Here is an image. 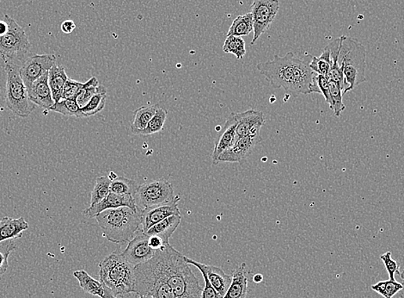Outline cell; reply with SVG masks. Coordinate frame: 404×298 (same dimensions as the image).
<instances>
[{
    "label": "cell",
    "mask_w": 404,
    "mask_h": 298,
    "mask_svg": "<svg viewBox=\"0 0 404 298\" xmlns=\"http://www.w3.org/2000/svg\"><path fill=\"white\" fill-rule=\"evenodd\" d=\"M158 251L151 249L149 245V236L142 231L137 232L131 240H129L128 245L121 253L126 260H127L133 267L146 263L155 256Z\"/></svg>",
    "instance_id": "cell-12"
},
{
    "label": "cell",
    "mask_w": 404,
    "mask_h": 298,
    "mask_svg": "<svg viewBox=\"0 0 404 298\" xmlns=\"http://www.w3.org/2000/svg\"><path fill=\"white\" fill-rule=\"evenodd\" d=\"M99 82L96 77L90 78L87 82L83 84L81 91L75 99L79 107L82 108L87 105L90 100L99 91Z\"/></svg>",
    "instance_id": "cell-33"
},
{
    "label": "cell",
    "mask_w": 404,
    "mask_h": 298,
    "mask_svg": "<svg viewBox=\"0 0 404 298\" xmlns=\"http://www.w3.org/2000/svg\"><path fill=\"white\" fill-rule=\"evenodd\" d=\"M50 110L67 117H84L76 99H61L60 102L55 103Z\"/></svg>",
    "instance_id": "cell-30"
},
{
    "label": "cell",
    "mask_w": 404,
    "mask_h": 298,
    "mask_svg": "<svg viewBox=\"0 0 404 298\" xmlns=\"http://www.w3.org/2000/svg\"><path fill=\"white\" fill-rule=\"evenodd\" d=\"M245 267L246 265L243 263L233 271L232 283L223 298H246L248 278Z\"/></svg>",
    "instance_id": "cell-21"
},
{
    "label": "cell",
    "mask_w": 404,
    "mask_h": 298,
    "mask_svg": "<svg viewBox=\"0 0 404 298\" xmlns=\"http://www.w3.org/2000/svg\"><path fill=\"white\" fill-rule=\"evenodd\" d=\"M76 28V24L73 20H66L64 21L62 24H61L60 30L65 34H71L73 33L74 31Z\"/></svg>",
    "instance_id": "cell-43"
},
{
    "label": "cell",
    "mask_w": 404,
    "mask_h": 298,
    "mask_svg": "<svg viewBox=\"0 0 404 298\" xmlns=\"http://www.w3.org/2000/svg\"><path fill=\"white\" fill-rule=\"evenodd\" d=\"M185 260L187 264L194 265V267L199 269L201 272H204L207 275L211 285L217 290L219 295L222 297L226 295L230 283H232L233 276L227 275L221 268L214 267V265L202 264L186 256Z\"/></svg>",
    "instance_id": "cell-15"
},
{
    "label": "cell",
    "mask_w": 404,
    "mask_h": 298,
    "mask_svg": "<svg viewBox=\"0 0 404 298\" xmlns=\"http://www.w3.org/2000/svg\"><path fill=\"white\" fill-rule=\"evenodd\" d=\"M373 292L380 294L385 298H392L404 288L402 283L396 282V280L389 279L386 281H380L376 285H371Z\"/></svg>",
    "instance_id": "cell-34"
},
{
    "label": "cell",
    "mask_w": 404,
    "mask_h": 298,
    "mask_svg": "<svg viewBox=\"0 0 404 298\" xmlns=\"http://www.w3.org/2000/svg\"><path fill=\"white\" fill-rule=\"evenodd\" d=\"M138 298H150V297H140V296H138Z\"/></svg>",
    "instance_id": "cell-49"
},
{
    "label": "cell",
    "mask_w": 404,
    "mask_h": 298,
    "mask_svg": "<svg viewBox=\"0 0 404 298\" xmlns=\"http://www.w3.org/2000/svg\"><path fill=\"white\" fill-rule=\"evenodd\" d=\"M338 65L344 76V95L367 81V51L362 43L356 39L344 35Z\"/></svg>",
    "instance_id": "cell-5"
},
{
    "label": "cell",
    "mask_w": 404,
    "mask_h": 298,
    "mask_svg": "<svg viewBox=\"0 0 404 298\" xmlns=\"http://www.w3.org/2000/svg\"><path fill=\"white\" fill-rule=\"evenodd\" d=\"M399 275L400 278H401L404 281V270L402 272H400Z\"/></svg>",
    "instance_id": "cell-47"
},
{
    "label": "cell",
    "mask_w": 404,
    "mask_h": 298,
    "mask_svg": "<svg viewBox=\"0 0 404 298\" xmlns=\"http://www.w3.org/2000/svg\"><path fill=\"white\" fill-rule=\"evenodd\" d=\"M167 115V110L164 108L158 107L156 113L148 123L145 131L142 133V135H151L163 131Z\"/></svg>",
    "instance_id": "cell-35"
},
{
    "label": "cell",
    "mask_w": 404,
    "mask_h": 298,
    "mask_svg": "<svg viewBox=\"0 0 404 298\" xmlns=\"http://www.w3.org/2000/svg\"><path fill=\"white\" fill-rule=\"evenodd\" d=\"M74 276L78 279L79 285L86 293L101 298L103 297L104 287L103 283L99 280L93 279L87 272L85 270L76 271L74 272Z\"/></svg>",
    "instance_id": "cell-25"
},
{
    "label": "cell",
    "mask_w": 404,
    "mask_h": 298,
    "mask_svg": "<svg viewBox=\"0 0 404 298\" xmlns=\"http://www.w3.org/2000/svg\"><path fill=\"white\" fill-rule=\"evenodd\" d=\"M103 236L110 242H128L142 225V210L120 207L103 211L95 217Z\"/></svg>",
    "instance_id": "cell-3"
},
{
    "label": "cell",
    "mask_w": 404,
    "mask_h": 298,
    "mask_svg": "<svg viewBox=\"0 0 404 298\" xmlns=\"http://www.w3.org/2000/svg\"><path fill=\"white\" fill-rule=\"evenodd\" d=\"M223 51L232 53L236 56L237 60H241L246 55V44L243 38L230 35V37H226L224 42Z\"/></svg>",
    "instance_id": "cell-31"
},
{
    "label": "cell",
    "mask_w": 404,
    "mask_h": 298,
    "mask_svg": "<svg viewBox=\"0 0 404 298\" xmlns=\"http://www.w3.org/2000/svg\"><path fill=\"white\" fill-rule=\"evenodd\" d=\"M111 179L109 176H102L96 179V184L92 192L91 206H95L106 199L110 192Z\"/></svg>",
    "instance_id": "cell-29"
},
{
    "label": "cell",
    "mask_w": 404,
    "mask_h": 298,
    "mask_svg": "<svg viewBox=\"0 0 404 298\" xmlns=\"http://www.w3.org/2000/svg\"><path fill=\"white\" fill-rule=\"evenodd\" d=\"M317 86H319L320 94H322L326 99V102L329 104L330 108L332 107V100L330 91V81L326 76L315 74L314 75Z\"/></svg>",
    "instance_id": "cell-40"
},
{
    "label": "cell",
    "mask_w": 404,
    "mask_h": 298,
    "mask_svg": "<svg viewBox=\"0 0 404 298\" xmlns=\"http://www.w3.org/2000/svg\"><path fill=\"white\" fill-rule=\"evenodd\" d=\"M148 236H149V245L151 247V249L154 250L160 251L164 249V247H165L166 244H167L165 243L164 240L160 238V236L157 235H148Z\"/></svg>",
    "instance_id": "cell-42"
},
{
    "label": "cell",
    "mask_w": 404,
    "mask_h": 298,
    "mask_svg": "<svg viewBox=\"0 0 404 298\" xmlns=\"http://www.w3.org/2000/svg\"><path fill=\"white\" fill-rule=\"evenodd\" d=\"M138 185L135 181L125 177H117L113 179L110 185V192L119 195H132L135 197Z\"/></svg>",
    "instance_id": "cell-32"
},
{
    "label": "cell",
    "mask_w": 404,
    "mask_h": 298,
    "mask_svg": "<svg viewBox=\"0 0 404 298\" xmlns=\"http://www.w3.org/2000/svg\"><path fill=\"white\" fill-rule=\"evenodd\" d=\"M28 229V224L24 217H3L0 219V242L21 238Z\"/></svg>",
    "instance_id": "cell-20"
},
{
    "label": "cell",
    "mask_w": 404,
    "mask_h": 298,
    "mask_svg": "<svg viewBox=\"0 0 404 298\" xmlns=\"http://www.w3.org/2000/svg\"><path fill=\"white\" fill-rule=\"evenodd\" d=\"M107 99V89L106 86H99V91L90 100L87 105L81 108L83 116L84 117L95 116L101 113L106 106Z\"/></svg>",
    "instance_id": "cell-27"
},
{
    "label": "cell",
    "mask_w": 404,
    "mask_h": 298,
    "mask_svg": "<svg viewBox=\"0 0 404 298\" xmlns=\"http://www.w3.org/2000/svg\"><path fill=\"white\" fill-rule=\"evenodd\" d=\"M310 60L296 57L293 52L285 56L276 55L273 60L258 64V70L273 88H283L288 96L311 94L315 73L310 67Z\"/></svg>",
    "instance_id": "cell-1"
},
{
    "label": "cell",
    "mask_w": 404,
    "mask_h": 298,
    "mask_svg": "<svg viewBox=\"0 0 404 298\" xmlns=\"http://www.w3.org/2000/svg\"><path fill=\"white\" fill-rule=\"evenodd\" d=\"M330 91L332 100L330 109L333 110L335 117H340L342 111H344L346 108L344 101H342L344 94H342V89L335 82L330 81Z\"/></svg>",
    "instance_id": "cell-37"
},
{
    "label": "cell",
    "mask_w": 404,
    "mask_h": 298,
    "mask_svg": "<svg viewBox=\"0 0 404 298\" xmlns=\"http://www.w3.org/2000/svg\"><path fill=\"white\" fill-rule=\"evenodd\" d=\"M253 17H252V14L250 12L244 14V15L237 17L233 20L228 32H227L226 37L234 35V37L242 38L244 35H250L251 32H253Z\"/></svg>",
    "instance_id": "cell-26"
},
{
    "label": "cell",
    "mask_w": 404,
    "mask_h": 298,
    "mask_svg": "<svg viewBox=\"0 0 404 298\" xmlns=\"http://www.w3.org/2000/svg\"><path fill=\"white\" fill-rule=\"evenodd\" d=\"M201 274L203 276L205 280V287L203 290H202L201 298H223L219 295L217 290L214 288V286L211 285L207 275H205L204 272H201Z\"/></svg>",
    "instance_id": "cell-41"
},
{
    "label": "cell",
    "mask_w": 404,
    "mask_h": 298,
    "mask_svg": "<svg viewBox=\"0 0 404 298\" xmlns=\"http://www.w3.org/2000/svg\"><path fill=\"white\" fill-rule=\"evenodd\" d=\"M56 64L55 55L35 53L33 56H28L19 66L20 76L23 78L27 89H30L35 81L48 73Z\"/></svg>",
    "instance_id": "cell-11"
},
{
    "label": "cell",
    "mask_w": 404,
    "mask_h": 298,
    "mask_svg": "<svg viewBox=\"0 0 404 298\" xmlns=\"http://www.w3.org/2000/svg\"><path fill=\"white\" fill-rule=\"evenodd\" d=\"M133 197L137 207L143 210L158 204L171 202L176 196L171 182L158 179L138 185Z\"/></svg>",
    "instance_id": "cell-9"
},
{
    "label": "cell",
    "mask_w": 404,
    "mask_h": 298,
    "mask_svg": "<svg viewBox=\"0 0 404 298\" xmlns=\"http://www.w3.org/2000/svg\"><path fill=\"white\" fill-rule=\"evenodd\" d=\"M181 222L182 215H171V217L165 218V220L154 225L153 227H151L149 231L146 232V234L147 235L160 236L165 243H168L169 239L174 234Z\"/></svg>",
    "instance_id": "cell-22"
},
{
    "label": "cell",
    "mask_w": 404,
    "mask_h": 298,
    "mask_svg": "<svg viewBox=\"0 0 404 298\" xmlns=\"http://www.w3.org/2000/svg\"><path fill=\"white\" fill-rule=\"evenodd\" d=\"M103 287H104V295L102 298H117V297L114 296L113 293H112L110 290L107 288V287L104 285Z\"/></svg>",
    "instance_id": "cell-45"
},
{
    "label": "cell",
    "mask_w": 404,
    "mask_h": 298,
    "mask_svg": "<svg viewBox=\"0 0 404 298\" xmlns=\"http://www.w3.org/2000/svg\"><path fill=\"white\" fill-rule=\"evenodd\" d=\"M120 207H128L133 210L138 209L133 196L119 195V194L110 192L106 199L101 201L100 203L95 204V206L89 207L83 213L89 218H94L104 210L117 209V208Z\"/></svg>",
    "instance_id": "cell-16"
},
{
    "label": "cell",
    "mask_w": 404,
    "mask_h": 298,
    "mask_svg": "<svg viewBox=\"0 0 404 298\" xmlns=\"http://www.w3.org/2000/svg\"><path fill=\"white\" fill-rule=\"evenodd\" d=\"M17 249L16 243L12 240L0 242V280L2 279L3 275L6 274L7 269H8V260L10 253L14 250H17Z\"/></svg>",
    "instance_id": "cell-36"
},
{
    "label": "cell",
    "mask_w": 404,
    "mask_h": 298,
    "mask_svg": "<svg viewBox=\"0 0 404 298\" xmlns=\"http://www.w3.org/2000/svg\"><path fill=\"white\" fill-rule=\"evenodd\" d=\"M263 280V276L262 274H255L253 277V281L255 283H261L262 282Z\"/></svg>",
    "instance_id": "cell-46"
},
{
    "label": "cell",
    "mask_w": 404,
    "mask_h": 298,
    "mask_svg": "<svg viewBox=\"0 0 404 298\" xmlns=\"http://www.w3.org/2000/svg\"><path fill=\"white\" fill-rule=\"evenodd\" d=\"M280 10L279 0H254L251 6L254 35L251 45L269 30Z\"/></svg>",
    "instance_id": "cell-10"
},
{
    "label": "cell",
    "mask_w": 404,
    "mask_h": 298,
    "mask_svg": "<svg viewBox=\"0 0 404 298\" xmlns=\"http://www.w3.org/2000/svg\"><path fill=\"white\" fill-rule=\"evenodd\" d=\"M28 94L35 105L48 110L51 109L55 105V100L49 85V72L32 84L31 88L28 89Z\"/></svg>",
    "instance_id": "cell-19"
},
{
    "label": "cell",
    "mask_w": 404,
    "mask_h": 298,
    "mask_svg": "<svg viewBox=\"0 0 404 298\" xmlns=\"http://www.w3.org/2000/svg\"><path fill=\"white\" fill-rule=\"evenodd\" d=\"M8 25L6 34L0 35V56L3 63L20 65L31 52V43L26 32L9 15L3 16Z\"/></svg>",
    "instance_id": "cell-7"
},
{
    "label": "cell",
    "mask_w": 404,
    "mask_h": 298,
    "mask_svg": "<svg viewBox=\"0 0 404 298\" xmlns=\"http://www.w3.org/2000/svg\"><path fill=\"white\" fill-rule=\"evenodd\" d=\"M99 279L115 297L135 292V267L118 251L100 262Z\"/></svg>",
    "instance_id": "cell-4"
},
{
    "label": "cell",
    "mask_w": 404,
    "mask_h": 298,
    "mask_svg": "<svg viewBox=\"0 0 404 298\" xmlns=\"http://www.w3.org/2000/svg\"><path fill=\"white\" fill-rule=\"evenodd\" d=\"M156 256L166 281L171 285L176 298H201L202 287L191 270L185 256L169 242Z\"/></svg>",
    "instance_id": "cell-2"
},
{
    "label": "cell",
    "mask_w": 404,
    "mask_h": 298,
    "mask_svg": "<svg viewBox=\"0 0 404 298\" xmlns=\"http://www.w3.org/2000/svg\"><path fill=\"white\" fill-rule=\"evenodd\" d=\"M68 80L65 67L60 65H55L49 71V85L51 89L52 96L55 103L62 99V93L65 85Z\"/></svg>",
    "instance_id": "cell-23"
},
{
    "label": "cell",
    "mask_w": 404,
    "mask_h": 298,
    "mask_svg": "<svg viewBox=\"0 0 404 298\" xmlns=\"http://www.w3.org/2000/svg\"><path fill=\"white\" fill-rule=\"evenodd\" d=\"M8 31V25L5 20H0V35L6 34Z\"/></svg>",
    "instance_id": "cell-44"
},
{
    "label": "cell",
    "mask_w": 404,
    "mask_h": 298,
    "mask_svg": "<svg viewBox=\"0 0 404 298\" xmlns=\"http://www.w3.org/2000/svg\"><path fill=\"white\" fill-rule=\"evenodd\" d=\"M237 121L235 113L230 115L227 118L225 125H224L223 131L218 139L216 140L214 152L212 154V164L217 165L219 156L235 144L237 141Z\"/></svg>",
    "instance_id": "cell-18"
},
{
    "label": "cell",
    "mask_w": 404,
    "mask_h": 298,
    "mask_svg": "<svg viewBox=\"0 0 404 298\" xmlns=\"http://www.w3.org/2000/svg\"><path fill=\"white\" fill-rule=\"evenodd\" d=\"M158 105L146 106L138 108L133 113V120L131 124V132L135 135H142L148 123L156 113Z\"/></svg>",
    "instance_id": "cell-24"
},
{
    "label": "cell",
    "mask_w": 404,
    "mask_h": 298,
    "mask_svg": "<svg viewBox=\"0 0 404 298\" xmlns=\"http://www.w3.org/2000/svg\"><path fill=\"white\" fill-rule=\"evenodd\" d=\"M135 294L150 298H176L160 270L156 256L146 263L137 265Z\"/></svg>",
    "instance_id": "cell-6"
},
{
    "label": "cell",
    "mask_w": 404,
    "mask_h": 298,
    "mask_svg": "<svg viewBox=\"0 0 404 298\" xmlns=\"http://www.w3.org/2000/svg\"><path fill=\"white\" fill-rule=\"evenodd\" d=\"M380 260L384 262L385 267L386 268V271L388 272L389 279L394 281V280H396L395 275L400 274V265L395 260H393L391 252L382 254L380 256Z\"/></svg>",
    "instance_id": "cell-38"
},
{
    "label": "cell",
    "mask_w": 404,
    "mask_h": 298,
    "mask_svg": "<svg viewBox=\"0 0 404 298\" xmlns=\"http://www.w3.org/2000/svg\"><path fill=\"white\" fill-rule=\"evenodd\" d=\"M235 115L237 121L236 129L237 138L251 136L262 139L260 132L265 124L264 114L262 111L251 109Z\"/></svg>",
    "instance_id": "cell-13"
},
{
    "label": "cell",
    "mask_w": 404,
    "mask_h": 298,
    "mask_svg": "<svg viewBox=\"0 0 404 298\" xmlns=\"http://www.w3.org/2000/svg\"><path fill=\"white\" fill-rule=\"evenodd\" d=\"M310 67L314 73L328 77L331 67L330 50L328 46L319 57L312 56Z\"/></svg>",
    "instance_id": "cell-28"
},
{
    "label": "cell",
    "mask_w": 404,
    "mask_h": 298,
    "mask_svg": "<svg viewBox=\"0 0 404 298\" xmlns=\"http://www.w3.org/2000/svg\"><path fill=\"white\" fill-rule=\"evenodd\" d=\"M261 141L262 139L253 138L251 136L239 138L232 148L224 151L219 157L218 163H243Z\"/></svg>",
    "instance_id": "cell-17"
},
{
    "label": "cell",
    "mask_w": 404,
    "mask_h": 298,
    "mask_svg": "<svg viewBox=\"0 0 404 298\" xmlns=\"http://www.w3.org/2000/svg\"><path fill=\"white\" fill-rule=\"evenodd\" d=\"M181 200L178 196L171 202L158 204V206L146 208L142 210V231L147 232L154 225L158 224L165 218L174 215H181L178 208L179 201Z\"/></svg>",
    "instance_id": "cell-14"
},
{
    "label": "cell",
    "mask_w": 404,
    "mask_h": 298,
    "mask_svg": "<svg viewBox=\"0 0 404 298\" xmlns=\"http://www.w3.org/2000/svg\"><path fill=\"white\" fill-rule=\"evenodd\" d=\"M83 84L84 83L68 78L67 83L64 86L62 99H75L76 96L81 91Z\"/></svg>",
    "instance_id": "cell-39"
},
{
    "label": "cell",
    "mask_w": 404,
    "mask_h": 298,
    "mask_svg": "<svg viewBox=\"0 0 404 298\" xmlns=\"http://www.w3.org/2000/svg\"><path fill=\"white\" fill-rule=\"evenodd\" d=\"M6 72V104L7 108L20 117H28L35 110L28 89L19 74V66L5 63Z\"/></svg>",
    "instance_id": "cell-8"
},
{
    "label": "cell",
    "mask_w": 404,
    "mask_h": 298,
    "mask_svg": "<svg viewBox=\"0 0 404 298\" xmlns=\"http://www.w3.org/2000/svg\"><path fill=\"white\" fill-rule=\"evenodd\" d=\"M400 298H404V294H401V295H400Z\"/></svg>",
    "instance_id": "cell-48"
}]
</instances>
